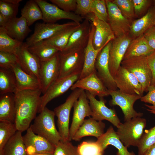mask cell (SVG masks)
Here are the masks:
<instances>
[{
	"instance_id": "cell-2",
	"label": "cell",
	"mask_w": 155,
	"mask_h": 155,
	"mask_svg": "<svg viewBox=\"0 0 155 155\" xmlns=\"http://www.w3.org/2000/svg\"><path fill=\"white\" fill-rule=\"evenodd\" d=\"M55 116L54 111L46 107L34 119L30 127L33 132L47 139L55 146L62 140L55 123Z\"/></svg>"
},
{
	"instance_id": "cell-39",
	"label": "cell",
	"mask_w": 155,
	"mask_h": 155,
	"mask_svg": "<svg viewBox=\"0 0 155 155\" xmlns=\"http://www.w3.org/2000/svg\"><path fill=\"white\" fill-rule=\"evenodd\" d=\"M155 144V125L144 133L137 147L138 155H143L149 148Z\"/></svg>"
},
{
	"instance_id": "cell-37",
	"label": "cell",
	"mask_w": 155,
	"mask_h": 155,
	"mask_svg": "<svg viewBox=\"0 0 155 155\" xmlns=\"http://www.w3.org/2000/svg\"><path fill=\"white\" fill-rule=\"evenodd\" d=\"M14 123L0 121V150L17 131Z\"/></svg>"
},
{
	"instance_id": "cell-15",
	"label": "cell",
	"mask_w": 155,
	"mask_h": 155,
	"mask_svg": "<svg viewBox=\"0 0 155 155\" xmlns=\"http://www.w3.org/2000/svg\"><path fill=\"white\" fill-rule=\"evenodd\" d=\"M108 13L107 22L115 37L129 34L131 24L130 20L125 18L117 6L111 0H106Z\"/></svg>"
},
{
	"instance_id": "cell-28",
	"label": "cell",
	"mask_w": 155,
	"mask_h": 155,
	"mask_svg": "<svg viewBox=\"0 0 155 155\" xmlns=\"http://www.w3.org/2000/svg\"><path fill=\"white\" fill-rule=\"evenodd\" d=\"M11 69L16 78L17 90H41L38 79L24 71L18 63L13 66Z\"/></svg>"
},
{
	"instance_id": "cell-14",
	"label": "cell",
	"mask_w": 155,
	"mask_h": 155,
	"mask_svg": "<svg viewBox=\"0 0 155 155\" xmlns=\"http://www.w3.org/2000/svg\"><path fill=\"white\" fill-rule=\"evenodd\" d=\"M84 18L89 20L95 26L93 38V44L96 49L103 48L115 36L108 22L100 20L94 14L91 13Z\"/></svg>"
},
{
	"instance_id": "cell-24",
	"label": "cell",
	"mask_w": 155,
	"mask_h": 155,
	"mask_svg": "<svg viewBox=\"0 0 155 155\" xmlns=\"http://www.w3.org/2000/svg\"><path fill=\"white\" fill-rule=\"evenodd\" d=\"M154 26L155 0L153 1L152 5L144 15L131 23L129 33L132 38H135L143 34L147 30Z\"/></svg>"
},
{
	"instance_id": "cell-43",
	"label": "cell",
	"mask_w": 155,
	"mask_h": 155,
	"mask_svg": "<svg viewBox=\"0 0 155 155\" xmlns=\"http://www.w3.org/2000/svg\"><path fill=\"white\" fill-rule=\"evenodd\" d=\"M93 13L100 20L107 22L108 13L105 0H93Z\"/></svg>"
},
{
	"instance_id": "cell-7",
	"label": "cell",
	"mask_w": 155,
	"mask_h": 155,
	"mask_svg": "<svg viewBox=\"0 0 155 155\" xmlns=\"http://www.w3.org/2000/svg\"><path fill=\"white\" fill-rule=\"evenodd\" d=\"M112 97L109 104L112 106L117 105L121 108L124 115V121L137 117H142L143 114L137 112L134 108L133 106L136 101L140 99L142 96L137 94H126L119 90H108Z\"/></svg>"
},
{
	"instance_id": "cell-22",
	"label": "cell",
	"mask_w": 155,
	"mask_h": 155,
	"mask_svg": "<svg viewBox=\"0 0 155 155\" xmlns=\"http://www.w3.org/2000/svg\"><path fill=\"white\" fill-rule=\"evenodd\" d=\"M90 28V22L85 19L80 27L71 34L66 46L62 52L75 49H84L89 40Z\"/></svg>"
},
{
	"instance_id": "cell-25",
	"label": "cell",
	"mask_w": 155,
	"mask_h": 155,
	"mask_svg": "<svg viewBox=\"0 0 155 155\" xmlns=\"http://www.w3.org/2000/svg\"><path fill=\"white\" fill-rule=\"evenodd\" d=\"M105 127V124L102 121H96L92 117L85 119L72 140L79 141L83 137L90 136L98 138L104 133Z\"/></svg>"
},
{
	"instance_id": "cell-9",
	"label": "cell",
	"mask_w": 155,
	"mask_h": 155,
	"mask_svg": "<svg viewBox=\"0 0 155 155\" xmlns=\"http://www.w3.org/2000/svg\"><path fill=\"white\" fill-rule=\"evenodd\" d=\"M84 49H79L59 52L60 67L59 78L82 70Z\"/></svg>"
},
{
	"instance_id": "cell-26",
	"label": "cell",
	"mask_w": 155,
	"mask_h": 155,
	"mask_svg": "<svg viewBox=\"0 0 155 155\" xmlns=\"http://www.w3.org/2000/svg\"><path fill=\"white\" fill-rule=\"evenodd\" d=\"M96 142L104 152L108 145H111L118 149L117 155H135L134 152L128 151L127 148L119 139L116 131L112 126H110L105 133L97 138Z\"/></svg>"
},
{
	"instance_id": "cell-16",
	"label": "cell",
	"mask_w": 155,
	"mask_h": 155,
	"mask_svg": "<svg viewBox=\"0 0 155 155\" xmlns=\"http://www.w3.org/2000/svg\"><path fill=\"white\" fill-rule=\"evenodd\" d=\"M111 41L98 53L96 59L95 67L98 76L107 89L117 90L118 88L115 80L110 73L109 67V51Z\"/></svg>"
},
{
	"instance_id": "cell-19",
	"label": "cell",
	"mask_w": 155,
	"mask_h": 155,
	"mask_svg": "<svg viewBox=\"0 0 155 155\" xmlns=\"http://www.w3.org/2000/svg\"><path fill=\"white\" fill-rule=\"evenodd\" d=\"M23 138L28 155L54 152L55 146L46 139L35 133L30 127Z\"/></svg>"
},
{
	"instance_id": "cell-46",
	"label": "cell",
	"mask_w": 155,
	"mask_h": 155,
	"mask_svg": "<svg viewBox=\"0 0 155 155\" xmlns=\"http://www.w3.org/2000/svg\"><path fill=\"white\" fill-rule=\"evenodd\" d=\"M140 100L142 102L151 104V105L147 104L145 105L147 107L146 109L148 111L155 114V86H150L147 93L142 96Z\"/></svg>"
},
{
	"instance_id": "cell-5",
	"label": "cell",
	"mask_w": 155,
	"mask_h": 155,
	"mask_svg": "<svg viewBox=\"0 0 155 155\" xmlns=\"http://www.w3.org/2000/svg\"><path fill=\"white\" fill-rule=\"evenodd\" d=\"M121 66L134 75L141 84L144 92H148L151 85L152 75L147 57H137L123 60Z\"/></svg>"
},
{
	"instance_id": "cell-52",
	"label": "cell",
	"mask_w": 155,
	"mask_h": 155,
	"mask_svg": "<svg viewBox=\"0 0 155 155\" xmlns=\"http://www.w3.org/2000/svg\"><path fill=\"white\" fill-rule=\"evenodd\" d=\"M143 155H155V144L149 148Z\"/></svg>"
},
{
	"instance_id": "cell-11",
	"label": "cell",
	"mask_w": 155,
	"mask_h": 155,
	"mask_svg": "<svg viewBox=\"0 0 155 155\" xmlns=\"http://www.w3.org/2000/svg\"><path fill=\"white\" fill-rule=\"evenodd\" d=\"M77 25L73 22L61 24L37 23L35 25L34 33L27 38L25 43L28 47L32 46L49 38L65 28Z\"/></svg>"
},
{
	"instance_id": "cell-6",
	"label": "cell",
	"mask_w": 155,
	"mask_h": 155,
	"mask_svg": "<svg viewBox=\"0 0 155 155\" xmlns=\"http://www.w3.org/2000/svg\"><path fill=\"white\" fill-rule=\"evenodd\" d=\"M81 71L74 72L59 78L41 96L38 113H40L47 104L53 99L67 91L79 79Z\"/></svg>"
},
{
	"instance_id": "cell-30",
	"label": "cell",
	"mask_w": 155,
	"mask_h": 155,
	"mask_svg": "<svg viewBox=\"0 0 155 155\" xmlns=\"http://www.w3.org/2000/svg\"><path fill=\"white\" fill-rule=\"evenodd\" d=\"M16 108L13 93L1 94L0 96V121L14 123Z\"/></svg>"
},
{
	"instance_id": "cell-54",
	"label": "cell",
	"mask_w": 155,
	"mask_h": 155,
	"mask_svg": "<svg viewBox=\"0 0 155 155\" xmlns=\"http://www.w3.org/2000/svg\"><path fill=\"white\" fill-rule=\"evenodd\" d=\"M100 155H103V154H100Z\"/></svg>"
},
{
	"instance_id": "cell-13",
	"label": "cell",
	"mask_w": 155,
	"mask_h": 155,
	"mask_svg": "<svg viewBox=\"0 0 155 155\" xmlns=\"http://www.w3.org/2000/svg\"><path fill=\"white\" fill-rule=\"evenodd\" d=\"M85 92L92 111V118L98 121H108L117 128L121 123L115 110L106 106L103 98L98 100L89 92Z\"/></svg>"
},
{
	"instance_id": "cell-17",
	"label": "cell",
	"mask_w": 155,
	"mask_h": 155,
	"mask_svg": "<svg viewBox=\"0 0 155 155\" xmlns=\"http://www.w3.org/2000/svg\"><path fill=\"white\" fill-rule=\"evenodd\" d=\"M114 79L117 88L121 92L143 96L144 92L142 86L136 77L121 65Z\"/></svg>"
},
{
	"instance_id": "cell-49",
	"label": "cell",
	"mask_w": 155,
	"mask_h": 155,
	"mask_svg": "<svg viewBox=\"0 0 155 155\" xmlns=\"http://www.w3.org/2000/svg\"><path fill=\"white\" fill-rule=\"evenodd\" d=\"M143 34L150 46L155 50V26L147 30Z\"/></svg>"
},
{
	"instance_id": "cell-40",
	"label": "cell",
	"mask_w": 155,
	"mask_h": 155,
	"mask_svg": "<svg viewBox=\"0 0 155 155\" xmlns=\"http://www.w3.org/2000/svg\"><path fill=\"white\" fill-rule=\"evenodd\" d=\"M77 150L78 155H100L104 153L96 142L84 141L78 146Z\"/></svg>"
},
{
	"instance_id": "cell-23",
	"label": "cell",
	"mask_w": 155,
	"mask_h": 155,
	"mask_svg": "<svg viewBox=\"0 0 155 155\" xmlns=\"http://www.w3.org/2000/svg\"><path fill=\"white\" fill-rule=\"evenodd\" d=\"M95 30V26L91 23L89 38L87 45L84 50V63L79 79L96 71L95 67L96 59L98 53L102 48L96 49L93 47V38Z\"/></svg>"
},
{
	"instance_id": "cell-35",
	"label": "cell",
	"mask_w": 155,
	"mask_h": 155,
	"mask_svg": "<svg viewBox=\"0 0 155 155\" xmlns=\"http://www.w3.org/2000/svg\"><path fill=\"white\" fill-rule=\"evenodd\" d=\"M21 15L26 20L29 26L36 21L43 19L41 9L35 0L26 2L21 10Z\"/></svg>"
},
{
	"instance_id": "cell-20",
	"label": "cell",
	"mask_w": 155,
	"mask_h": 155,
	"mask_svg": "<svg viewBox=\"0 0 155 155\" xmlns=\"http://www.w3.org/2000/svg\"><path fill=\"white\" fill-rule=\"evenodd\" d=\"M77 88L85 90L95 97L103 98L109 95L108 89L98 76L96 71L78 80L71 86L73 90Z\"/></svg>"
},
{
	"instance_id": "cell-50",
	"label": "cell",
	"mask_w": 155,
	"mask_h": 155,
	"mask_svg": "<svg viewBox=\"0 0 155 155\" xmlns=\"http://www.w3.org/2000/svg\"><path fill=\"white\" fill-rule=\"evenodd\" d=\"M147 59L152 75L151 86H155V51L151 55L147 57Z\"/></svg>"
},
{
	"instance_id": "cell-45",
	"label": "cell",
	"mask_w": 155,
	"mask_h": 155,
	"mask_svg": "<svg viewBox=\"0 0 155 155\" xmlns=\"http://www.w3.org/2000/svg\"><path fill=\"white\" fill-rule=\"evenodd\" d=\"M18 63V59L15 54L0 51V68L11 69Z\"/></svg>"
},
{
	"instance_id": "cell-10",
	"label": "cell",
	"mask_w": 155,
	"mask_h": 155,
	"mask_svg": "<svg viewBox=\"0 0 155 155\" xmlns=\"http://www.w3.org/2000/svg\"><path fill=\"white\" fill-rule=\"evenodd\" d=\"M42 11L44 22L55 23L61 19H68L79 25L83 21V18L72 12H67L61 9L53 3L44 0H35Z\"/></svg>"
},
{
	"instance_id": "cell-4",
	"label": "cell",
	"mask_w": 155,
	"mask_h": 155,
	"mask_svg": "<svg viewBox=\"0 0 155 155\" xmlns=\"http://www.w3.org/2000/svg\"><path fill=\"white\" fill-rule=\"evenodd\" d=\"M83 90L80 88L73 90L65 102L54 109L55 115L57 118L58 131L61 137L62 141H69V124L71 111Z\"/></svg>"
},
{
	"instance_id": "cell-18",
	"label": "cell",
	"mask_w": 155,
	"mask_h": 155,
	"mask_svg": "<svg viewBox=\"0 0 155 155\" xmlns=\"http://www.w3.org/2000/svg\"><path fill=\"white\" fill-rule=\"evenodd\" d=\"M73 112L69 130V141H70L81 125L86 117L91 116L92 111L86 92L83 90L73 106Z\"/></svg>"
},
{
	"instance_id": "cell-8",
	"label": "cell",
	"mask_w": 155,
	"mask_h": 155,
	"mask_svg": "<svg viewBox=\"0 0 155 155\" xmlns=\"http://www.w3.org/2000/svg\"><path fill=\"white\" fill-rule=\"evenodd\" d=\"M133 39L129 34H127L115 37L111 41L109 51V67L110 73L114 78Z\"/></svg>"
},
{
	"instance_id": "cell-48",
	"label": "cell",
	"mask_w": 155,
	"mask_h": 155,
	"mask_svg": "<svg viewBox=\"0 0 155 155\" xmlns=\"http://www.w3.org/2000/svg\"><path fill=\"white\" fill-rule=\"evenodd\" d=\"M52 3L62 10L67 12L75 11L77 6V0H50Z\"/></svg>"
},
{
	"instance_id": "cell-1",
	"label": "cell",
	"mask_w": 155,
	"mask_h": 155,
	"mask_svg": "<svg viewBox=\"0 0 155 155\" xmlns=\"http://www.w3.org/2000/svg\"><path fill=\"white\" fill-rule=\"evenodd\" d=\"M41 90H17L13 94L16 104L14 124L17 130L22 132L30 127L38 113Z\"/></svg>"
},
{
	"instance_id": "cell-29",
	"label": "cell",
	"mask_w": 155,
	"mask_h": 155,
	"mask_svg": "<svg viewBox=\"0 0 155 155\" xmlns=\"http://www.w3.org/2000/svg\"><path fill=\"white\" fill-rule=\"evenodd\" d=\"M155 51L149 45L143 34H142L132 40L128 47L123 60L137 57H147Z\"/></svg>"
},
{
	"instance_id": "cell-53",
	"label": "cell",
	"mask_w": 155,
	"mask_h": 155,
	"mask_svg": "<svg viewBox=\"0 0 155 155\" xmlns=\"http://www.w3.org/2000/svg\"><path fill=\"white\" fill-rule=\"evenodd\" d=\"M28 155H53V154L48 153H34Z\"/></svg>"
},
{
	"instance_id": "cell-34",
	"label": "cell",
	"mask_w": 155,
	"mask_h": 155,
	"mask_svg": "<svg viewBox=\"0 0 155 155\" xmlns=\"http://www.w3.org/2000/svg\"><path fill=\"white\" fill-rule=\"evenodd\" d=\"M28 49L40 61L51 59L59 51L55 47L43 41L28 47Z\"/></svg>"
},
{
	"instance_id": "cell-47",
	"label": "cell",
	"mask_w": 155,
	"mask_h": 155,
	"mask_svg": "<svg viewBox=\"0 0 155 155\" xmlns=\"http://www.w3.org/2000/svg\"><path fill=\"white\" fill-rule=\"evenodd\" d=\"M154 1L132 0L135 16H140L147 11L152 5Z\"/></svg>"
},
{
	"instance_id": "cell-51",
	"label": "cell",
	"mask_w": 155,
	"mask_h": 155,
	"mask_svg": "<svg viewBox=\"0 0 155 155\" xmlns=\"http://www.w3.org/2000/svg\"><path fill=\"white\" fill-rule=\"evenodd\" d=\"M10 19L0 13V27L5 28Z\"/></svg>"
},
{
	"instance_id": "cell-27",
	"label": "cell",
	"mask_w": 155,
	"mask_h": 155,
	"mask_svg": "<svg viewBox=\"0 0 155 155\" xmlns=\"http://www.w3.org/2000/svg\"><path fill=\"white\" fill-rule=\"evenodd\" d=\"M4 28L9 36L22 42L31 31L26 20L22 16L9 19Z\"/></svg>"
},
{
	"instance_id": "cell-41",
	"label": "cell",
	"mask_w": 155,
	"mask_h": 155,
	"mask_svg": "<svg viewBox=\"0 0 155 155\" xmlns=\"http://www.w3.org/2000/svg\"><path fill=\"white\" fill-rule=\"evenodd\" d=\"M113 3L118 7L123 15L131 20L135 16L132 0H113Z\"/></svg>"
},
{
	"instance_id": "cell-32",
	"label": "cell",
	"mask_w": 155,
	"mask_h": 155,
	"mask_svg": "<svg viewBox=\"0 0 155 155\" xmlns=\"http://www.w3.org/2000/svg\"><path fill=\"white\" fill-rule=\"evenodd\" d=\"M80 25L65 28L43 41L55 47L59 51L62 52L66 46L71 34L80 27Z\"/></svg>"
},
{
	"instance_id": "cell-31",
	"label": "cell",
	"mask_w": 155,
	"mask_h": 155,
	"mask_svg": "<svg viewBox=\"0 0 155 155\" xmlns=\"http://www.w3.org/2000/svg\"><path fill=\"white\" fill-rule=\"evenodd\" d=\"M22 132L17 131L0 150V155H28Z\"/></svg>"
},
{
	"instance_id": "cell-42",
	"label": "cell",
	"mask_w": 155,
	"mask_h": 155,
	"mask_svg": "<svg viewBox=\"0 0 155 155\" xmlns=\"http://www.w3.org/2000/svg\"><path fill=\"white\" fill-rule=\"evenodd\" d=\"M53 155H78L77 147L69 141H60L55 146Z\"/></svg>"
},
{
	"instance_id": "cell-44",
	"label": "cell",
	"mask_w": 155,
	"mask_h": 155,
	"mask_svg": "<svg viewBox=\"0 0 155 155\" xmlns=\"http://www.w3.org/2000/svg\"><path fill=\"white\" fill-rule=\"evenodd\" d=\"M93 0H77V6L74 12L76 14L83 18L92 13Z\"/></svg>"
},
{
	"instance_id": "cell-3",
	"label": "cell",
	"mask_w": 155,
	"mask_h": 155,
	"mask_svg": "<svg viewBox=\"0 0 155 155\" xmlns=\"http://www.w3.org/2000/svg\"><path fill=\"white\" fill-rule=\"evenodd\" d=\"M146 120L137 117L121 123L117 128V134L127 148L137 147L144 133Z\"/></svg>"
},
{
	"instance_id": "cell-21",
	"label": "cell",
	"mask_w": 155,
	"mask_h": 155,
	"mask_svg": "<svg viewBox=\"0 0 155 155\" xmlns=\"http://www.w3.org/2000/svg\"><path fill=\"white\" fill-rule=\"evenodd\" d=\"M28 47L25 42H23L16 52L18 64L24 71L39 80L40 61L30 52Z\"/></svg>"
},
{
	"instance_id": "cell-12",
	"label": "cell",
	"mask_w": 155,
	"mask_h": 155,
	"mask_svg": "<svg viewBox=\"0 0 155 155\" xmlns=\"http://www.w3.org/2000/svg\"><path fill=\"white\" fill-rule=\"evenodd\" d=\"M59 52L51 59L40 61L39 80L43 94L59 78L60 72Z\"/></svg>"
},
{
	"instance_id": "cell-33",
	"label": "cell",
	"mask_w": 155,
	"mask_h": 155,
	"mask_svg": "<svg viewBox=\"0 0 155 155\" xmlns=\"http://www.w3.org/2000/svg\"><path fill=\"white\" fill-rule=\"evenodd\" d=\"M17 90L16 78L12 70L0 68V94L14 93Z\"/></svg>"
},
{
	"instance_id": "cell-38",
	"label": "cell",
	"mask_w": 155,
	"mask_h": 155,
	"mask_svg": "<svg viewBox=\"0 0 155 155\" xmlns=\"http://www.w3.org/2000/svg\"><path fill=\"white\" fill-rule=\"evenodd\" d=\"M22 0H0V13L9 19L16 17Z\"/></svg>"
},
{
	"instance_id": "cell-36",
	"label": "cell",
	"mask_w": 155,
	"mask_h": 155,
	"mask_svg": "<svg viewBox=\"0 0 155 155\" xmlns=\"http://www.w3.org/2000/svg\"><path fill=\"white\" fill-rule=\"evenodd\" d=\"M23 42L11 37L7 34L4 28L0 27V51L15 54Z\"/></svg>"
}]
</instances>
